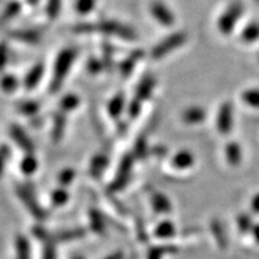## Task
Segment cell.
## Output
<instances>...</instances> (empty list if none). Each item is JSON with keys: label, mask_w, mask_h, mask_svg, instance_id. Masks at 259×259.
<instances>
[{"label": "cell", "mask_w": 259, "mask_h": 259, "mask_svg": "<svg viewBox=\"0 0 259 259\" xmlns=\"http://www.w3.org/2000/svg\"><path fill=\"white\" fill-rule=\"evenodd\" d=\"M73 31L77 34H92L101 32L106 35H113L124 41L137 40V32L128 25L116 21H100L97 23H79L73 27Z\"/></svg>", "instance_id": "6da1fadb"}, {"label": "cell", "mask_w": 259, "mask_h": 259, "mask_svg": "<svg viewBox=\"0 0 259 259\" xmlns=\"http://www.w3.org/2000/svg\"><path fill=\"white\" fill-rule=\"evenodd\" d=\"M78 56V51L74 47L64 48L63 51L58 54L56 63H54L53 69V77H52L50 84V92L52 94H56L61 89L65 78L70 73L72 69L74 60Z\"/></svg>", "instance_id": "7a4b0ae2"}, {"label": "cell", "mask_w": 259, "mask_h": 259, "mask_svg": "<svg viewBox=\"0 0 259 259\" xmlns=\"http://www.w3.org/2000/svg\"><path fill=\"white\" fill-rule=\"evenodd\" d=\"M186 40H187L186 32L184 31L173 32V34L169 35V36H167L164 40L158 42L156 46L151 50L150 56L155 60L162 59V58L166 57L167 54H169L170 52L176 51L177 48L183 46V45L186 42Z\"/></svg>", "instance_id": "3957f363"}, {"label": "cell", "mask_w": 259, "mask_h": 259, "mask_svg": "<svg viewBox=\"0 0 259 259\" xmlns=\"http://www.w3.org/2000/svg\"><path fill=\"white\" fill-rule=\"evenodd\" d=\"M242 12H244V6L241 3L235 2L226 10V12L223 14L218 21V27L219 30L222 32L223 35L231 34L234 29L238 19L241 17Z\"/></svg>", "instance_id": "277c9868"}, {"label": "cell", "mask_w": 259, "mask_h": 259, "mask_svg": "<svg viewBox=\"0 0 259 259\" xmlns=\"http://www.w3.org/2000/svg\"><path fill=\"white\" fill-rule=\"evenodd\" d=\"M234 122V113L231 102H225L220 106L218 116H216V127L222 135H228L233 130Z\"/></svg>", "instance_id": "5b68a950"}, {"label": "cell", "mask_w": 259, "mask_h": 259, "mask_svg": "<svg viewBox=\"0 0 259 259\" xmlns=\"http://www.w3.org/2000/svg\"><path fill=\"white\" fill-rule=\"evenodd\" d=\"M150 14L156 19L158 23L164 25V27H170L176 22V16L170 11L166 4L161 2H154L150 4Z\"/></svg>", "instance_id": "8992f818"}, {"label": "cell", "mask_w": 259, "mask_h": 259, "mask_svg": "<svg viewBox=\"0 0 259 259\" xmlns=\"http://www.w3.org/2000/svg\"><path fill=\"white\" fill-rule=\"evenodd\" d=\"M9 131H10V136H11V138L14 139V142L18 145V147H21L25 153L28 154L34 153V149H35L34 144H32L31 139L28 137L27 132H25L21 126L12 124L10 126Z\"/></svg>", "instance_id": "52a82bcc"}, {"label": "cell", "mask_w": 259, "mask_h": 259, "mask_svg": "<svg viewBox=\"0 0 259 259\" xmlns=\"http://www.w3.org/2000/svg\"><path fill=\"white\" fill-rule=\"evenodd\" d=\"M145 53L143 50L132 51L131 53H130L128 56L121 61L120 65H119V71H120L121 76L124 77V78H127L130 74L134 72L135 67L137 66L139 61L143 59Z\"/></svg>", "instance_id": "ba28073f"}, {"label": "cell", "mask_w": 259, "mask_h": 259, "mask_svg": "<svg viewBox=\"0 0 259 259\" xmlns=\"http://www.w3.org/2000/svg\"><path fill=\"white\" fill-rule=\"evenodd\" d=\"M17 194L18 197L23 200V204L25 208L30 210L32 216L37 219H42L45 216V212L42 211V209L37 205L36 200H35V197L32 196L31 191L27 189V187H18L17 189Z\"/></svg>", "instance_id": "9c48e42d"}, {"label": "cell", "mask_w": 259, "mask_h": 259, "mask_svg": "<svg viewBox=\"0 0 259 259\" xmlns=\"http://www.w3.org/2000/svg\"><path fill=\"white\" fill-rule=\"evenodd\" d=\"M155 87H156V78L154 76H145L141 82L138 83L137 89H136V96L135 99H137L139 102L147 101L150 99V96L153 95Z\"/></svg>", "instance_id": "30bf717a"}, {"label": "cell", "mask_w": 259, "mask_h": 259, "mask_svg": "<svg viewBox=\"0 0 259 259\" xmlns=\"http://www.w3.org/2000/svg\"><path fill=\"white\" fill-rule=\"evenodd\" d=\"M9 37L12 40L23 42L28 45H36L41 40V34L34 29H19V30L9 31Z\"/></svg>", "instance_id": "8fae6325"}, {"label": "cell", "mask_w": 259, "mask_h": 259, "mask_svg": "<svg viewBox=\"0 0 259 259\" xmlns=\"http://www.w3.org/2000/svg\"><path fill=\"white\" fill-rule=\"evenodd\" d=\"M150 204L156 213H169L173 209L170 200L168 199L166 194L158 192V191L150 192Z\"/></svg>", "instance_id": "7c38bea8"}, {"label": "cell", "mask_w": 259, "mask_h": 259, "mask_svg": "<svg viewBox=\"0 0 259 259\" xmlns=\"http://www.w3.org/2000/svg\"><path fill=\"white\" fill-rule=\"evenodd\" d=\"M45 73V66L42 63H38L31 67L25 74L23 85L25 90H34L37 87V84L41 82L42 77Z\"/></svg>", "instance_id": "4fadbf2b"}, {"label": "cell", "mask_w": 259, "mask_h": 259, "mask_svg": "<svg viewBox=\"0 0 259 259\" xmlns=\"http://www.w3.org/2000/svg\"><path fill=\"white\" fill-rule=\"evenodd\" d=\"M194 164V156L189 150H180L171 157L170 166L176 169H189Z\"/></svg>", "instance_id": "5bb4252c"}, {"label": "cell", "mask_w": 259, "mask_h": 259, "mask_svg": "<svg viewBox=\"0 0 259 259\" xmlns=\"http://www.w3.org/2000/svg\"><path fill=\"white\" fill-rule=\"evenodd\" d=\"M226 160L229 166L238 167L242 162V149L236 142H229L225 149Z\"/></svg>", "instance_id": "9a60e30c"}, {"label": "cell", "mask_w": 259, "mask_h": 259, "mask_svg": "<svg viewBox=\"0 0 259 259\" xmlns=\"http://www.w3.org/2000/svg\"><path fill=\"white\" fill-rule=\"evenodd\" d=\"M206 112L202 107H190V108L185 109L181 115V119L186 122V124H198L205 120Z\"/></svg>", "instance_id": "2e32d148"}, {"label": "cell", "mask_w": 259, "mask_h": 259, "mask_svg": "<svg viewBox=\"0 0 259 259\" xmlns=\"http://www.w3.org/2000/svg\"><path fill=\"white\" fill-rule=\"evenodd\" d=\"M210 229H211V233L215 238L216 242H218L219 247L222 248V250H226L228 247V239H227V234L225 232V228H223V225L219 220L213 219L211 222H210Z\"/></svg>", "instance_id": "e0dca14e"}, {"label": "cell", "mask_w": 259, "mask_h": 259, "mask_svg": "<svg viewBox=\"0 0 259 259\" xmlns=\"http://www.w3.org/2000/svg\"><path fill=\"white\" fill-rule=\"evenodd\" d=\"M177 229L173 222L170 221H162L158 223L155 228L154 234L157 239H162V240H167V239H171L176 235Z\"/></svg>", "instance_id": "ac0fdd59"}, {"label": "cell", "mask_w": 259, "mask_h": 259, "mask_svg": "<svg viewBox=\"0 0 259 259\" xmlns=\"http://www.w3.org/2000/svg\"><path fill=\"white\" fill-rule=\"evenodd\" d=\"M125 109V96L122 94H116L108 103V114L113 119H118Z\"/></svg>", "instance_id": "d6986e66"}, {"label": "cell", "mask_w": 259, "mask_h": 259, "mask_svg": "<svg viewBox=\"0 0 259 259\" xmlns=\"http://www.w3.org/2000/svg\"><path fill=\"white\" fill-rule=\"evenodd\" d=\"M22 10V5L19 2H11L6 5V8L4 9V11L2 12L0 15V25H4L6 23H9L11 19H14L15 17H17Z\"/></svg>", "instance_id": "ffe728a7"}, {"label": "cell", "mask_w": 259, "mask_h": 259, "mask_svg": "<svg viewBox=\"0 0 259 259\" xmlns=\"http://www.w3.org/2000/svg\"><path fill=\"white\" fill-rule=\"evenodd\" d=\"M65 127H66V116L65 113L60 112L56 114L53 120V130H52V137H53L54 142H59L63 138Z\"/></svg>", "instance_id": "44dd1931"}, {"label": "cell", "mask_w": 259, "mask_h": 259, "mask_svg": "<svg viewBox=\"0 0 259 259\" xmlns=\"http://www.w3.org/2000/svg\"><path fill=\"white\" fill-rule=\"evenodd\" d=\"M178 252V247L173 245H161L155 246V247L150 248L147 254L148 259H162L167 254H174Z\"/></svg>", "instance_id": "7402d4cb"}, {"label": "cell", "mask_w": 259, "mask_h": 259, "mask_svg": "<svg viewBox=\"0 0 259 259\" xmlns=\"http://www.w3.org/2000/svg\"><path fill=\"white\" fill-rule=\"evenodd\" d=\"M17 111L25 116H36L40 112V103L32 100H25L18 103Z\"/></svg>", "instance_id": "603a6c76"}, {"label": "cell", "mask_w": 259, "mask_h": 259, "mask_svg": "<svg viewBox=\"0 0 259 259\" xmlns=\"http://www.w3.org/2000/svg\"><path fill=\"white\" fill-rule=\"evenodd\" d=\"M79 97L73 94H69V95H65L60 101V109L63 113H69L72 112L77 107L79 106Z\"/></svg>", "instance_id": "cb8c5ba5"}, {"label": "cell", "mask_w": 259, "mask_h": 259, "mask_svg": "<svg viewBox=\"0 0 259 259\" xmlns=\"http://www.w3.org/2000/svg\"><path fill=\"white\" fill-rule=\"evenodd\" d=\"M38 163L37 160L32 156L31 154H28L27 157H24L21 162V170L25 176H31L37 170Z\"/></svg>", "instance_id": "d4e9b609"}, {"label": "cell", "mask_w": 259, "mask_h": 259, "mask_svg": "<svg viewBox=\"0 0 259 259\" xmlns=\"http://www.w3.org/2000/svg\"><path fill=\"white\" fill-rule=\"evenodd\" d=\"M85 235V232L83 229H72V231H67V232H63L59 233L53 240L59 241V242H67V241H74L77 239L83 238Z\"/></svg>", "instance_id": "484cf974"}, {"label": "cell", "mask_w": 259, "mask_h": 259, "mask_svg": "<svg viewBox=\"0 0 259 259\" xmlns=\"http://www.w3.org/2000/svg\"><path fill=\"white\" fill-rule=\"evenodd\" d=\"M18 79L14 74H5L0 78V88L5 93H14L18 88Z\"/></svg>", "instance_id": "4316f807"}, {"label": "cell", "mask_w": 259, "mask_h": 259, "mask_svg": "<svg viewBox=\"0 0 259 259\" xmlns=\"http://www.w3.org/2000/svg\"><path fill=\"white\" fill-rule=\"evenodd\" d=\"M242 40L245 42H254L259 40V23H251L242 30Z\"/></svg>", "instance_id": "83f0119b"}, {"label": "cell", "mask_w": 259, "mask_h": 259, "mask_svg": "<svg viewBox=\"0 0 259 259\" xmlns=\"http://www.w3.org/2000/svg\"><path fill=\"white\" fill-rule=\"evenodd\" d=\"M107 166V158L102 155H97L93 158L92 163H90V173L94 177H99L102 174V170L105 169Z\"/></svg>", "instance_id": "f1b7e54d"}, {"label": "cell", "mask_w": 259, "mask_h": 259, "mask_svg": "<svg viewBox=\"0 0 259 259\" xmlns=\"http://www.w3.org/2000/svg\"><path fill=\"white\" fill-rule=\"evenodd\" d=\"M242 101L253 108H259V89H250L242 93Z\"/></svg>", "instance_id": "f546056e"}, {"label": "cell", "mask_w": 259, "mask_h": 259, "mask_svg": "<svg viewBox=\"0 0 259 259\" xmlns=\"http://www.w3.org/2000/svg\"><path fill=\"white\" fill-rule=\"evenodd\" d=\"M69 192H66L64 189H59L53 191V193L51 194V202L53 205L56 206H63L69 202Z\"/></svg>", "instance_id": "4dcf8cb0"}, {"label": "cell", "mask_w": 259, "mask_h": 259, "mask_svg": "<svg viewBox=\"0 0 259 259\" xmlns=\"http://www.w3.org/2000/svg\"><path fill=\"white\" fill-rule=\"evenodd\" d=\"M16 252H17L18 259H30V251H29V245L27 240L22 236L17 238L16 240Z\"/></svg>", "instance_id": "1f68e13d"}, {"label": "cell", "mask_w": 259, "mask_h": 259, "mask_svg": "<svg viewBox=\"0 0 259 259\" xmlns=\"http://www.w3.org/2000/svg\"><path fill=\"white\" fill-rule=\"evenodd\" d=\"M236 226H238L239 232L248 233L252 231L253 223H252V219L250 218V215H247V213H241V215H239L238 219H236Z\"/></svg>", "instance_id": "d6a6232c"}, {"label": "cell", "mask_w": 259, "mask_h": 259, "mask_svg": "<svg viewBox=\"0 0 259 259\" xmlns=\"http://www.w3.org/2000/svg\"><path fill=\"white\" fill-rule=\"evenodd\" d=\"M97 0H77L76 11L80 15H88L95 8Z\"/></svg>", "instance_id": "836d02e7"}, {"label": "cell", "mask_w": 259, "mask_h": 259, "mask_svg": "<svg viewBox=\"0 0 259 259\" xmlns=\"http://www.w3.org/2000/svg\"><path fill=\"white\" fill-rule=\"evenodd\" d=\"M61 0H47L46 12L51 19H56L60 14Z\"/></svg>", "instance_id": "e575fe53"}, {"label": "cell", "mask_w": 259, "mask_h": 259, "mask_svg": "<svg viewBox=\"0 0 259 259\" xmlns=\"http://www.w3.org/2000/svg\"><path fill=\"white\" fill-rule=\"evenodd\" d=\"M74 178H76V173H74V170L70 169V168H67V169H64L61 173L59 174V183L61 186H69L71 184L73 183Z\"/></svg>", "instance_id": "d590c367"}, {"label": "cell", "mask_w": 259, "mask_h": 259, "mask_svg": "<svg viewBox=\"0 0 259 259\" xmlns=\"http://www.w3.org/2000/svg\"><path fill=\"white\" fill-rule=\"evenodd\" d=\"M10 150L8 145L3 144L0 145V178H2L3 174H4V169L6 167V162H8V158L10 156Z\"/></svg>", "instance_id": "8d00e7d4"}, {"label": "cell", "mask_w": 259, "mask_h": 259, "mask_svg": "<svg viewBox=\"0 0 259 259\" xmlns=\"http://www.w3.org/2000/svg\"><path fill=\"white\" fill-rule=\"evenodd\" d=\"M141 109H142V102H139L137 99H135L134 97V100L128 103V108H127L130 118L132 119L137 118L139 113H141Z\"/></svg>", "instance_id": "74e56055"}, {"label": "cell", "mask_w": 259, "mask_h": 259, "mask_svg": "<svg viewBox=\"0 0 259 259\" xmlns=\"http://www.w3.org/2000/svg\"><path fill=\"white\" fill-rule=\"evenodd\" d=\"M90 225H92V228L94 229V232L97 233H102L103 231V221L102 219L100 218L99 213L96 211H93L92 216H90Z\"/></svg>", "instance_id": "f35d334b"}, {"label": "cell", "mask_w": 259, "mask_h": 259, "mask_svg": "<svg viewBox=\"0 0 259 259\" xmlns=\"http://www.w3.org/2000/svg\"><path fill=\"white\" fill-rule=\"evenodd\" d=\"M103 69H105V66H103L102 60L96 59V58H92V59L89 60L88 70H89L90 73H93V74L100 73Z\"/></svg>", "instance_id": "ab89813d"}, {"label": "cell", "mask_w": 259, "mask_h": 259, "mask_svg": "<svg viewBox=\"0 0 259 259\" xmlns=\"http://www.w3.org/2000/svg\"><path fill=\"white\" fill-rule=\"evenodd\" d=\"M8 46L5 45V42H0V72L5 70L6 64H8Z\"/></svg>", "instance_id": "60d3db41"}, {"label": "cell", "mask_w": 259, "mask_h": 259, "mask_svg": "<svg viewBox=\"0 0 259 259\" xmlns=\"http://www.w3.org/2000/svg\"><path fill=\"white\" fill-rule=\"evenodd\" d=\"M148 154V145L147 141L144 138H139L136 145V155L137 156H145Z\"/></svg>", "instance_id": "b9f144b4"}, {"label": "cell", "mask_w": 259, "mask_h": 259, "mask_svg": "<svg viewBox=\"0 0 259 259\" xmlns=\"http://www.w3.org/2000/svg\"><path fill=\"white\" fill-rule=\"evenodd\" d=\"M44 259H56V251H54L53 244L51 241H47V244L45 245L44 250Z\"/></svg>", "instance_id": "7bdbcfd3"}, {"label": "cell", "mask_w": 259, "mask_h": 259, "mask_svg": "<svg viewBox=\"0 0 259 259\" xmlns=\"http://www.w3.org/2000/svg\"><path fill=\"white\" fill-rule=\"evenodd\" d=\"M251 209L254 213H259V193L255 194L253 198H252Z\"/></svg>", "instance_id": "ee69618b"}, {"label": "cell", "mask_w": 259, "mask_h": 259, "mask_svg": "<svg viewBox=\"0 0 259 259\" xmlns=\"http://www.w3.org/2000/svg\"><path fill=\"white\" fill-rule=\"evenodd\" d=\"M153 153L158 157H164L167 154V149L164 147H155L153 149Z\"/></svg>", "instance_id": "f6af8a7d"}, {"label": "cell", "mask_w": 259, "mask_h": 259, "mask_svg": "<svg viewBox=\"0 0 259 259\" xmlns=\"http://www.w3.org/2000/svg\"><path fill=\"white\" fill-rule=\"evenodd\" d=\"M105 259H125V253L122 251H116L109 255H107Z\"/></svg>", "instance_id": "bcb514c9"}, {"label": "cell", "mask_w": 259, "mask_h": 259, "mask_svg": "<svg viewBox=\"0 0 259 259\" xmlns=\"http://www.w3.org/2000/svg\"><path fill=\"white\" fill-rule=\"evenodd\" d=\"M251 233L252 235H253V239L255 240V242L259 244V225H253Z\"/></svg>", "instance_id": "7dc6e473"}, {"label": "cell", "mask_w": 259, "mask_h": 259, "mask_svg": "<svg viewBox=\"0 0 259 259\" xmlns=\"http://www.w3.org/2000/svg\"><path fill=\"white\" fill-rule=\"evenodd\" d=\"M28 3L31 5H36L38 3V0H28Z\"/></svg>", "instance_id": "c3c4849f"}, {"label": "cell", "mask_w": 259, "mask_h": 259, "mask_svg": "<svg viewBox=\"0 0 259 259\" xmlns=\"http://www.w3.org/2000/svg\"><path fill=\"white\" fill-rule=\"evenodd\" d=\"M74 259H82V258H74Z\"/></svg>", "instance_id": "681fc988"}, {"label": "cell", "mask_w": 259, "mask_h": 259, "mask_svg": "<svg viewBox=\"0 0 259 259\" xmlns=\"http://www.w3.org/2000/svg\"><path fill=\"white\" fill-rule=\"evenodd\" d=\"M255 2H257V3H259V0H255Z\"/></svg>", "instance_id": "f907efd6"}]
</instances>
